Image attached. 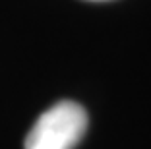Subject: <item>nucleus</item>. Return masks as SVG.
<instances>
[{
    "label": "nucleus",
    "mask_w": 151,
    "mask_h": 149,
    "mask_svg": "<svg viewBox=\"0 0 151 149\" xmlns=\"http://www.w3.org/2000/svg\"><path fill=\"white\" fill-rule=\"evenodd\" d=\"M87 130V112L74 101H60L43 112L25 137V149H74Z\"/></svg>",
    "instance_id": "1"
}]
</instances>
